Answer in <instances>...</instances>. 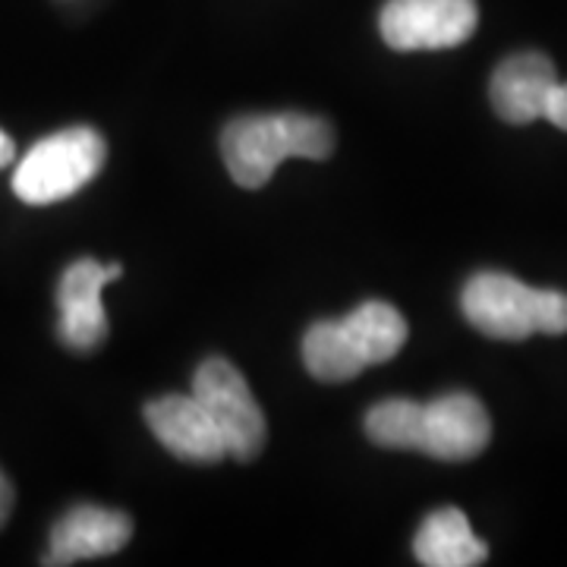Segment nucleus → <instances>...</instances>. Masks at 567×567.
I'll use <instances>...</instances> for the list:
<instances>
[{
	"label": "nucleus",
	"instance_id": "dca6fc26",
	"mask_svg": "<svg viewBox=\"0 0 567 567\" xmlns=\"http://www.w3.org/2000/svg\"><path fill=\"white\" fill-rule=\"evenodd\" d=\"M13 152H17V148H13V140H10V136H7V133L0 130V171H3L7 164L13 162Z\"/></svg>",
	"mask_w": 567,
	"mask_h": 567
},
{
	"label": "nucleus",
	"instance_id": "f257e3e1",
	"mask_svg": "<svg viewBox=\"0 0 567 567\" xmlns=\"http://www.w3.org/2000/svg\"><path fill=\"white\" fill-rule=\"evenodd\" d=\"M334 152V130L312 114H249L224 126L221 155L230 181L259 189L287 158L324 162Z\"/></svg>",
	"mask_w": 567,
	"mask_h": 567
},
{
	"label": "nucleus",
	"instance_id": "f03ea898",
	"mask_svg": "<svg viewBox=\"0 0 567 567\" xmlns=\"http://www.w3.org/2000/svg\"><path fill=\"white\" fill-rule=\"evenodd\" d=\"M406 344L404 316L369 300L338 322H316L303 338V363L322 382H347L369 365L388 363Z\"/></svg>",
	"mask_w": 567,
	"mask_h": 567
},
{
	"label": "nucleus",
	"instance_id": "4468645a",
	"mask_svg": "<svg viewBox=\"0 0 567 567\" xmlns=\"http://www.w3.org/2000/svg\"><path fill=\"white\" fill-rule=\"evenodd\" d=\"M543 121H548L551 126L565 130L567 133V82H555L551 92L546 99V111H543Z\"/></svg>",
	"mask_w": 567,
	"mask_h": 567
},
{
	"label": "nucleus",
	"instance_id": "423d86ee",
	"mask_svg": "<svg viewBox=\"0 0 567 567\" xmlns=\"http://www.w3.org/2000/svg\"><path fill=\"white\" fill-rule=\"evenodd\" d=\"M476 0H388L379 29L394 51H445L473 39Z\"/></svg>",
	"mask_w": 567,
	"mask_h": 567
},
{
	"label": "nucleus",
	"instance_id": "7ed1b4c3",
	"mask_svg": "<svg viewBox=\"0 0 567 567\" xmlns=\"http://www.w3.org/2000/svg\"><path fill=\"white\" fill-rule=\"evenodd\" d=\"M461 309L476 331L498 341L567 331V293L536 290L505 271L473 275L461 293Z\"/></svg>",
	"mask_w": 567,
	"mask_h": 567
},
{
	"label": "nucleus",
	"instance_id": "ddd939ff",
	"mask_svg": "<svg viewBox=\"0 0 567 567\" xmlns=\"http://www.w3.org/2000/svg\"><path fill=\"white\" fill-rule=\"evenodd\" d=\"M420 416H423V404L391 398L365 413V435L379 447L416 451L420 447Z\"/></svg>",
	"mask_w": 567,
	"mask_h": 567
},
{
	"label": "nucleus",
	"instance_id": "9d476101",
	"mask_svg": "<svg viewBox=\"0 0 567 567\" xmlns=\"http://www.w3.org/2000/svg\"><path fill=\"white\" fill-rule=\"evenodd\" d=\"M133 536V524L121 511L80 505L66 511L51 529V546L44 565H76L85 558H102L121 551Z\"/></svg>",
	"mask_w": 567,
	"mask_h": 567
},
{
	"label": "nucleus",
	"instance_id": "2eb2a0df",
	"mask_svg": "<svg viewBox=\"0 0 567 567\" xmlns=\"http://www.w3.org/2000/svg\"><path fill=\"white\" fill-rule=\"evenodd\" d=\"M10 511H13V486H10V483H7V476L0 473V527L7 524Z\"/></svg>",
	"mask_w": 567,
	"mask_h": 567
},
{
	"label": "nucleus",
	"instance_id": "20e7f679",
	"mask_svg": "<svg viewBox=\"0 0 567 567\" xmlns=\"http://www.w3.org/2000/svg\"><path fill=\"white\" fill-rule=\"evenodd\" d=\"M107 158L102 133L92 126H70L35 142L13 174V193L25 205H51L70 199L99 177Z\"/></svg>",
	"mask_w": 567,
	"mask_h": 567
},
{
	"label": "nucleus",
	"instance_id": "9b49d317",
	"mask_svg": "<svg viewBox=\"0 0 567 567\" xmlns=\"http://www.w3.org/2000/svg\"><path fill=\"white\" fill-rule=\"evenodd\" d=\"M555 82H558L555 63L548 61L546 54H536V51L514 54L492 76V85H488L492 107L502 121L514 126L543 121L546 99Z\"/></svg>",
	"mask_w": 567,
	"mask_h": 567
},
{
	"label": "nucleus",
	"instance_id": "6e6552de",
	"mask_svg": "<svg viewBox=\"0 0 567 567\" xmlns=\"http://www.w3.org/2000/svg\"><path fill=\"white\" fill-rule=\"evenodd\" d=\"M492 439V420L486 406L473 394L454 391L423 404L420 416V447L435 461H470L483 454Z\"/></svg>",
	"mask_w": 567,
	"mask_h": 567
},
{
	"label": "nucleus",
	"instance_id": "1a4fd4ad",
	"mask_svg": "<svg viewBox=\"0 0 567 567\" xmlns=\"http://www.w3.org/2000/svg\"><path fill=\"white\" fill-rule=\"evenodd\" d=\"M145 423L152 435L171 454L189 464H218L227 457L218 425L205 413V406L189 394H167L145 406Z\"/></svg>",
	"mask_w": 567,
	"mask_h": 567
},
{
	"label": "nucleus",
	"instance_id": "0eeeda50",
	"mask_svg": "<svg viewBox=\"0 0 567 567\" xmlns=\"http://www.w3.org/2000/svg\"><path fill=\"white\" fill-rule=\"evenodd\" d=\"M121 275V265H99L95 259H80L63 271L58 287V309H61L58 334L70 350L89 353L104 344L107 312H104L102 290Z\"/></svg>",
	"mask_w": 567,
	"mask_h": 567
},
{
	"label": "nucleus",
	"instance_id": "39448f33",
	"mask_svg": "<svg viewBox=\"0 0 567 567\" xmlns=\"http://www.w3.org/2000/svg\"><path fill=\"white\" fill-rule=\"evenodd\" d=\"M193 398L205 406L212 423L218 425L230 457L252 461L262 451L268 439L265 416L240 369H234L221 357L205 360L193 379Z\"/></svg>",
	"mask_w": 567,
	"mask_h": 567
},
{
	"label": "nucleus",
	"instance_id": "f8f14e48",
	"mask_svg": "<svg viewBox=\"0 0 567 567\" xmlns=\"http://www.w3.org/2000/svg\"><path fill=\"white\" fill-rule=\"evenodd\" d=\"M413 555L425 567H476L488 558L486 543L473 533L464 511L439 507L423 520Z\"/></svg>",
	"mask_w": 567,
	"mask_h": 567
}]
</instances>
